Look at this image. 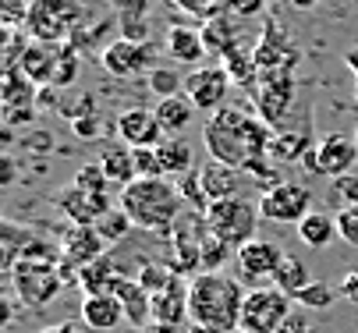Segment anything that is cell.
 Returning <instances> with one entry per match:
<instances>
[{
  "mask_svg": "<svg viewBox=\"0 0 358 333\" xmlns=\"http://www.w3.org/2000/svg\"><path fill=\"white\" fill-rule=\"evenodd\" d=\"M202 142L217 163L238 167L245 170L252 160L270 156V142H273V128L259 117L238 107H220L217 114H210Z\"/></svg>",
  "mask_w": 358,
  "mask_h": 333,
  "instance_id": "obj_1",
  "label": "cell"
},
{
  "mask_svg": "<svg viewBox=\"0 0 358 333\" xmlns=\"http://www.w3.org/2000/svg\"><path fill=\"white\" fill-rule=\"evenodd\" d=\"M245 288L227 273H195L188 280V323L195 333H234L241 326Z\"/></svg>",
  "mask_w": 358,
  "mask_h": 333,
  "instance_id": "obj_2",
  "label": "cell"
},
{
  "mask_svg": "<svg viewBox=\"0 0 358 333\" xmlns=\"http://www.w3.org/2000/svg\"><path fill=\"white\" fill-rule=\"evenodd\" d=\"M117 206L131 216L135 227L149 234H171L185 216V199L178 184H171V177H135L121 188Z\"/></svg>",
  "mask_w": 358,
  "mask_h": 333,
  "instance_id": "obj_3",
  "label": "cell"
},
{
  "mask_svg": "<svg viewBox=\"0 0 358 333\" xmlns=\"http://www.w3.org/2000/svg\"><path fill=\"white\" fill-rule=\"evenodd\" d=\"M89 15L92 11H85L82 0H32L25 36L43 46H64L89 22Z\"/></svg>",
  "mask_w": 358,
  "mask_h": 333,
  "instance_id": "obj_4",
  "label": "cell"
},
{
  "mask_svg": "<svg viewBox=\"0 0 358 333\" xmlns=\"http://www.w3.org/2000/svg\"><path fill=\"white\" fill-rule=\"evenodd\" d=\"M294 100H298L294 71H259L252 85V107L273 131L294 114Z\"/></svg>",
  "mask_w": 358,
  "mask_h": 333,
  "instance_id": "obj_5",
  "label": "cell"
},
{
  "mask_svg": "<svg viewBox=\"0 0 358 333\" xmlns=\"http://www.w3.org/2000/svg\"><path fill=\"white\" fill-rule=\"evenodd\" d=\"M259 220H263L259 206L241 199V195L224 199V202H213L206 209V227L220 237V242H227L231 249H241V245L252 242V237H259V234H255Z\"/></svg>",
  "mask_w": 358,
  "mask_h": 333,
  "instance_id": "obj_6",
  "label": "cell"
},
{
  "mask_svg": "<svg viewBox=\"0 0 358 333\" xmlns=\"http://www.w3.org/2000/svg\"><path fill=\"white\" fill-rule=\"evenodd\" d=\"M11 276V288L15 295L29 305V309H43L50 305L61 288H64V276H61V262H36V259H18V266L8 273Z\"/></svg>",
  "mask_w": 358,
  "mask_h": 333,
  "instance_id": "obj_7",
  "label": "cell"
},
{
  "mask_svg": "<svg viewBox=\"0 0 358 333\" xmlns=\"http://www.w3.org/2000/svg\"><path fill=\"white\" fill-rule=\"evenodd\" d=\"M291 302L294 298L284 295L280 288H255V291H248L238 333H277L284 326V319L291 316Z\"/></svg>",
  "mask_w": 358,
  "mask_h": 333,
  "instance_id": "obj_8",
  "label": "cell"
},
{
  "mask_svg": "<svg viewBox=\"0 0 358 333\" xmlns=\"http://www.w3.org/2000/svg\"><path fill=\"white\" fill-rule=\"evenodd\" d=\"M259 213L270 223H294L298 227L313 213V192L298 181H280V184L270 188V192L259 195Z\"/></svg>",
  "mask_w": 358,
  "mask_h": 333,
  "instance_id": "obj_9",
  "label": "cell"
},
{
  "mask_svg": "<svg viewBox=\"0 0 358 333\" xmlns=\"http://www.w3.org/2000/svg\"><path fill=\"white\" fill-rule=\"evenodd\" d=\"M107 249L110 245L103 242V234L96 227H68L61 234V276H64V283L78 280V273L85 266H92L96 259H103Z\"/></svg>",
  "mask_w": 358,
  "mask_h": 333,
  "instance_id": "obj_10",
  "label": "cell"
},
{
  "mask_svg": "<svg viewBox=\"0 0 358 333\" xmlns=\"http://www.w3.org/2000/svg\"><path fill=\"white\" fill-rule=\"evenodd\" d=\"M355 160H358V142L355 138H348V135H327V138H320L316 146L305 153V160H301V167L309 170V174H316V177H344L351 167H355Z\"/></svg>",
  "mask_w": 358,
  "mask_h": 333,
  "instance_id": "obj_11",
  "label": "cell"
},
{
  "mask_svg": "<svg viewBox=\"0 0 358 333\" xmlns=\"http://www.w3.org/2000/svg\"><path fill=\"white\" fill-rule=\"evenodd\" d=\"M99 64H103V71L114 75V78H131V75H138L142 68H145V71L160 68V64H157V46H152V43H128V39H121V36L103 46Z\"/></svg>",
  "mask_w": 358,
  "mask_h": 333,
  "instance_id": "obj_12",
  "label": "cell"
},
{
  "mask_svg": "<svg viewBox=\"0 0 358 333\" xmlns=\"http://www.w3.org/2000/svg\"><path fill=\"white\" fill-rule=\"evenodd\" d=\"M298 61H301V50L291 43V36L273 18H263V32L255 39V64H259V71H294Z\"/></svg>",
  "mask_w": 358,
  "mask_h": 333,
  "instance_id": "obj_13",
  "label": "cell"
},
{
  "mask_svg": "<svg viewBox=\"0 0 358 333\" xmlns=\"http://www.w3.org/2000/svg\"><path fill=\"white\" fill-rule=\"evenodd\" d=\"M227 89H231V75L224 68H195L185 78V96L195 103V110L202 114H217L220 107H227Z\"/></svg>",
  "mask_w": 358,
  "mask_h": 333,
  "instance_id": "obj_14",
  "label": "cell"
},
{
  "mask_svg": "<svg viewBox=\"0 0 358 333\" xmlns=\"http://www.w3.org/2000/svg\"><path fill=\"white\" fill-rule=\"evenodd\" d=\"M114 131H117V138L124 142V146H131V149H157L160 142L167 138V131L160 128L157 114L145 110V107L121 110L117 121H114Z\"/></svg>",
  "mask_w": 358,
  "mask_h": 333,
  "instance_id": "obj_15",
  "label": "cell"
},
{
  "mask_svg": "<svg viewBox=\"0 0 358 333\" xmlns=\"http://www.w3.org/2000/svg\"><path fill=\"white\" fill-rule=\"evenodd\" d=\"M36 92H39V85H32L18 68H4V92H0V100H4L8 128L36 121V110H39L36 107Z\"/></svg>",
  "mask_w": 358,
  "mask_h": 333,
  "instance_id": "obj_16",
  "label": "cell"
},
{
  "mask_svg": "<svg viewBox=\"0 0 358 333\" xmlns=\"http://www.w3.org/2000/svg\"><path fill=\"white\" fill-rule=\"evenodd\" d=\"M54 206L71 220V227H96L114 209V199L110 195H96V192H82V188L71 184V188H64V192H57Z\"/></svg>",
  "mask_w": 358,
  "mask_h": 333,
  "instance_id": "obj_17",
  "label": "cell"
},
{
  "mask_svg": "<svg viewBox=\"0 0 358 333\" xmlns=\"http://www.w3.org/2000/svg\"><path fill=\"white\" fill-rule=\"evenodd\" d=\"M284 252L277 242H266V237H252L248 245L234 249V262H238V273L241 280H273L277 266H280Z\"/></svg>",
  "mask_w": 358,
  "mask_h": 333,
  "instance_id": "obj_18",
  "label": "cell"
},
{
  "mask_svg": "<svg viewBox=\"0 0 358 333\" xmlns=\"http://www.w3.org/2000/svg\"><path fill=\"white\" fill-rule=\"evenodd\" d=\"M110 295L121 298L128 326H135V330H145V326H149V319H152V295L142 288L135 276L121 273V276L114 280V291H110Z\"/></svg>",
  "mask_w": 358,
  "mask_h": 333,
  "instance_id": "obj_19",
  "label": "cell"
},
{
  "mask_svg": "<svg viewBox=\"0 0 358 333\" xmlns=\"http://www.w3.org/2000/svg\"><path fill=\"white\" fill-rule=\"evenodd\" d=\"M238 22L241 18H231V15H217V18H206L202 22V43H206V54H213V57H227L234 46H241V43H248L245 36H241V29H238Z\"/></svg>",
  "mask_w": 358,
  "mask_h": 333,
  "instance_id": "obj_20",
  "label": "cell"
},
{
  "mask_svg": "<svg viewBox=\"0 0 358 333\" xmlns=\"http://www.w3.org/2000/svg\"><path fill=\"white\" fill-rule=\"evenodd\" d=\"M185 319H188V283H181V276H174L167 291L152 295V323L178 330Z\"/></svg>",
  "mask_w": 358,
  "mask_h": 333,
  "instance_id": "obj_21",
  "label": "cell"
},
{
  "mask_svg": "<svg viewBox=\"0 0 358 333\" xmlns=\"http://www.w3.org/2000/svg\"><path fill=\"white\" fill-rule=\"evenodd\" d=\"M199 177H202V188H206V199H210V206H213V202L234 199V195L241 192L245 170H238V167H227V163H217V160H210L206 167H199Z\"/></svg>",
  "mask_w": 358,
  "mask_h": 333,
  "instance_id": "obj_22",
  "label": "cell"
},
{
  "mask_svg": "<svg viewBox=\"0 0 358 333\" xmlns=\"http://www.w3.org/2000/svg\"><path fill=\"white\" fill-rule=\"evenodd\" d=\"M82 323H85L89 330L110 333V330H117V326L128 323V319H124L121 298H114V295H85V298H82Z\"/></svg>",
  "mask_w": 358,
  "mask_h": 333,
  "instance_id": "obj_23",
  "label": "cell"
},
{
  "mask_svg": "<svg viewBox=\"0 0 358 333\" xmlns=\"http://www.w3.org/2000/svg\"><path fill=\"white\" fill-rule=\"evenodd\" d=\"M164 50L171 54L174 64H202V57H206V43H202V32L199 29L171 25L167 29V39H164Z\"/></svg>",
  "mask_w": 358,
  "mask_h": 333,
  "instance_id": "obj_24",
  "label": "cell"
},
{
  "mask_svg": "<svg viewBox=\"0 0 358 333\" xmlns=\"http://www.w3.org/2000/svg\"><path fill=\"white\" fill-rule=\"evenodd\" d=\"M18 71H22L32 85H54V71H57V46L29 43V50H25V57H22Z\"/></svg>",
  "mask_w": 358,
  "mask_h": 333,
  "instance_id": "obj_25",
  "label": "cell"
},
{
  "mask_svg": "<svg viewBox=\"0 0 358 333\" xmlns=\"http://www.w3.org/2000/svg\"><path fill=\"white\" fill-rule=\"evenodd\" d=\"M316 146L309 131L301 128H284V131H273V142H270V160L273 163H301L305 153H309Z\"/></svg>",
  "mask_w": 358,
  "mask_h": 333,
  "instance_id": "obj_26",
  "label": "cell"
},
{
  "mask_svg": "<svg viewBox=\"0 0 358 333\" xmlns=\"http://www.w3.org/2000/svg\"><path fill=\"white\" fill-rule=\"evenodd\" d=\"M149 0H117V36L128 43H149Z\"/></svg>",
  "mask_w": 358,
  "mask_h": 333,
  "instance_id": "obj_27",
  "label": "cell"
},
{
  "mask_svg": "<svg viewBox=\"0 0 358 333\" xmlns=\"http://www.w3.org/2000/svg\"><path fill=\"white\" fill-rule=\"evenodd\" d=\"M121 273L124 269L114 262V256H103V259H96L92 266H85L78 273V288H82V295H110L114 291V280Z\"/></svg>",
  "mask_w": 358,
  "mask_h": 333,
  "instance_id": "obj_28",
  "label": "cell"
},
{
  "mask_svg": "<svg viewBox=\"0 0 358 333\" xmlns=\"http://www.w3.org/2000/svg\"><path fill=\"white\" fill-rule=\"evenodd\" d=\"M224 71L231 75V85L252 89L259 78V64H255V43H241L224 57Z\"/></svg>",
  "mask_w": 358,
  "mask_h": 333,
  "instance_id": "obj_29",
  "label": "cell"
},
{
  "mask_svg": "<svg viewBox=\"0 0 358 333\" xmlns=\"http://www.w3.org/2000/svg\"><path fill=\"white\" fill-rule=\"evenodd\" d=\"M152 114H157V121H160V128H164V131H181V128H188V124H192L195 103L185 96V92H178V96L157 100Z\"/></svg>",
  "mask_w": 358,
  "mask_h": 333,
  "instance_id": "obj_30",
  "label": "cell"
},
{
  "mask_svg": "<svg viewBox=\"0 0 358 333\" xmlns=\"http://www.w3.org/2000/svg\"><path fill=\"white\" fill-rule=\"evenodd\" d=\"M298 237H301V245H309V249H327L337 237V216L313 209L309 216L298 223Z\"/></svg>",
  "mask_w": 358,
  "mask_h": 333,
  "instance_id": "obj_31",
  "label": "cell"
},
{
  "mask_svg": "<svg viewBox=\"0 0 358 333\" xmlns=\"http://www.w3.org/2000/svg\"><path fill=\"white\" fill-rule=\"evenodd\" d=\"M99 167L107 170V177H110V184H131L135 177H138V170H135V149L131 146H114V149H107L103 153V160H99Z\"/></svg>",
  "mask_w": 358,
  "mask_h": 333,
  "instance_id": "obj_32",
  "label": "cell"
},
{
  "mask_svg": "<svg viewBox=\"0 0 358 333\" xmlns=\"http://www.w3.org/2000/svg\"><path fill=\"white\" fill-rule=\"evenodd\" d=\"M313 283V276H309V266H305L298 256H284L280 259V266H277V273H273V288H280L284 295H298V291H305Z\"/></svg>",
  "mask_w": 358,
  "mask_h": 333,
  "instance_id": "obj_33",
  "label": "cell"
},
{
  "mask_svg": "<svg viewBox=\"0 0 358 333\" xmlns=\"http://www.w3.org/2000/svg\"><path fill=\"white\" fill-rule=\"evenodd\" d=\"M157 153H160V160H164V170H167V174H178V177H185V174L192 170V163H195L192 146H188L185 138H164L160 146H157Z\"/></svg>",
  "mask_w": 358,
  "mask_h": 333,
  "instance_id": "obj_34",
  "label": "cell"
},
{
  "mask_svg": "<svg viewBox=\"0 0 358 333\" xmlns=\"http://www.w3.org/2000/svg\"><path fill=\"white\" fill-rule=\"evenodd\" d=\"M0 237H4V256H0V266H4V269L11 273V269L18 266V259H22L25 245L32 242V234H29L25 227H18V223L4 220V223H0Z\"/></svg>",
  "mask_w": 358,
  "mask_h": 333,
  "instance_id": "obj_35",
  "label": "cell"
},
{
  "mask_svg": "<svg viewBox=\"0 0 358 333\" xmlns=\"http://www.w3.org/2000/svg\"><path fill=\"white\" fill-rule=\"evenodd\" d=\"M231 256V245L220 242V237L206 227L202 230V242H199V262H202V273H220V266L227 262Z\"/></svg>",
  "mask_w": 358,
  "mask_h": 333,
  "instance_id": "obj_36",
  "label": "cell"
},
{
  "mask_svg": "<svg viewBox=\"0 0 358 333\" xmlns=\"http://www.w3.org/2000/svg\"><path fill=\"white\" fill-rule=\"evenodd\" d=\"M185 78H188V75H181L174 64H171V68L160 64V68L149 71V92H152V96H160V100L178 96V92H185Z\"/></svg>",
  "mask_w": 358,
  "mask_h": 333,
  "instance_id": "obj_37",
  "label": "cell"
},
{
  "mask_svg": "<svg viewBox=\"0 0 358 333\" xmlns=\"http://www.w3.org/2000/svg\"><path fill=\"white\" fill-rule=\"evenodd\" d=\"M110 32H114V18H92V15H89V22H85V25L75 32L71 46H75L78 54H82V50L89 54L96 43H110V39H107Z\"/></svg>",
  "mask_w": 358,
  "mask_h": 333,
  "instance_id": "obj_38",
  "label": "cell"
},
{
  "mask_svg": "<svg viewBox=\"0 0 358 333\" xmlns=\"http://www.w3.org/2000/svg\"><path fill=\"white\" fill-rule=\"evenodd\" d=\"M78 68H82V54L75 50V46H71V43L57 46V71H54V85H57V89H68V85H75V78H78Z\"/></svg>",
  "mask_w": 358,
  "mask_h": 333,
  "instance_id": "obj_39",
  "label": "cell"
},
{
  "mask_svg": "<svg viewBox=\"0 0 358 333\" xmlns=\"http://www.w3.org/2000/svg\"><path fill=\"white\" fill-rule=\"evenodd\" d=\"M266 11V0H210V15H231V18H255Z\"/></svg>",
  "mask_w": 358,
  "mask_h": 333,
  "instance_id": "obj_40",
  "label": "cell"
},
{
  "mask_svg": "<svg viewBox=\"0 0 358 333\" xmlns=\"http://www.w3.org/2000/svg\"><path fill=\"white\" fill-rule=\"evenodd\" d=\"M75 188H82V192H96V195H110V177H107V170L99 167V163H85V167H78V174H75V181H71Z\"/></svg>",
  "mask_w": 358,
  "mask_h": 333,
  "instance_id": "obj_41",
  "label": "cell"
},
{
  "mask_svg": "<svg viewBox=\"0 0 358 333\" xmlns=\"http://www.w3.org/2000/svg\"><path fill=\"white\" fill-rule=\"evenodd\" d=\"M178 192H181L185 206H192L195 213H206V209H210V199H206V188H202L199 170H188V174L178 181Z\"/></svg>",
  "mask_w": 358,
  "mask_h": 333,
  "instance_id": "obj_42",
  "label": "cell"
},
{
  "mask_svg": "<svg viewBox=\"0 0 358 333\" xmlns=\"http://www.w3.org/2000/svg\"><path fill=\"white\" fill-rule=\"evenodd\" d=\"M131 227H135V223H131V216H128L121 206H117V209H110L103 220L96 223V230L103 234V242H107V245H117V242H124V234H128Z\"/></svg>",
  "mask_w": 358,
  "mask_h": 333,
  "instance_id": "obj_43",
  "label": "cell"
},
{
  "mask_svg": "<svg viewBox=\"0 0 358 333\" xmlns=\"http://www.w3.org/2000/svg\"><path fill=\"white\" fill-rule=\"evenodd\" d=\"M334 298H337V295H334V288H330L327 280H313L305 291H298V295H294V302H298L301 309H330V305H334Z\"/></svg>",
  "mask_w": 358,
  "mask_h": 333,
  "instance_id": "obj_44",
  "label": "cell"
},
{
  "mask_svg": "<svg viewBox=\"0 0 358 333\" xmlns=\"http://www.w3.org/2000/svg\"><path fill=\"white\" fill-rule=\"evenodd\" d=\"M61 117H68V124H75L78 117H89V114H99L96 110V96L92 92H82V96H68L64 103H61V110H57Z\"/></svg>",
  "mask_w": 358,
  "mask_h": 333,
  "instance_id": "obj_45",
  "label": "cell"
},
{
  "mask_svg": "<svg viewBox=\"0 0 358 333\" xmlns=\"http://www.w3.org/2000/svg\"><path fill=\"white\" fill-rule=\"evenodd\" d=\"M29 8H32V0H0V22L8 29H18L29 22Z\"/></svg>",
  "mask_w": 358,
  "mask_h": 333,
  "instance_id": "obj_46",
  "label": "cell"
},
{
  "mask_svg": "<svg viewBox=\"0 0 358 333\" xmlns=\"http://www.w3.org/2000/svg\"><path fill=\"white\" fill-rule=\"evenodd\" d=\"M135 170H138V177H167L157 149H135Z\"/></svg>",
  "mask_w": 358,
  "mask_h": 333,
  "instance_id": "obj_47",
  "label": "cell"
},
{
  "mask_svg": "<svg viewBox=\"0 0 358 333\" xmlns=\"http://www.w3.org/2000/svg\"><path fill=\"white\" fill-rule=\"evenodd\" d=\"M337 234H341V242L358 245V202L355 206H341V213H337Z\"/></svg>",
  "mask_w": 358,
  "mask_h": 333,
  "instance_id": "obj_48",
  "label": "cell"
},
{
  "mask_svg": "<svg viewBox=\"0 0 358 333\" xmlns=\"http://www.w3.org/2000/svg\"><path fill=\"white\" fill-rule=\"evenodd\" d=\"M71 131H75L78 138H85V142H96V138L107 135V121L99 117V114H89V117H78V121L71 124Z\"/></svg>",
  "mask_w": 358,
  "mask_h": 333,
  "instance_id": "obj_49",
  "label": "cell"
},
{
  "mask_svg": "<svg viewBox=\"0 0 358 333\" xmlns=\"http://www.w3.org/2000/svg\"><path fill=\"white\" fill-rule=\"evenodd\" d=\"M277 333H320V330H316V323L305 316V312H294V309H291V316L284 319V326H280Z\"/></svg>",
  "mask_w": 358,
  "mask_h": 333,
  "instance_id": "obj_50",
  "label": "cell"
},
{
  "mask_svg": "<svg viewBox=\"0 0 358 333\" xmlns=\"http://www.w3.org/2000/svg\"><path fill=\"white\" fill-rule=\"evenodd\" d=\"M334 195H341L344 206H355L358 202V177H351V174L334 177Z\"/></svg>",
  "mask_w": 358,
  "mask_h": 333,
  "instance_id": "obj_51",
  "label": "cell"
},
{
  "mask_svg": "<svg viewBox=\"0 0 358 333\" xmlns=\"http://www.w3.org/2000/svg\"><path fill=\"white\" fill-rule=\"evenodd\" d=\"M61 103H64V96H61L57 85H39V92H36V107L39 110H61Z\"/></svg>",
  "mask_w": 358,
  "mask_h": 333,
  "instance_id": "obj_52",
  "label": "cell"
},
{
  "mask_svg": "<svg viewBox=\"0 0 358 333\" xmlns=\"http://www.w3.org/2000/svg\"><path fill=\"white\" fill-rule=\"evenodd\" d=\"M174 4H178L185 15H195V18H202V22L213 18V15H210V0H174Z\"/></svg>",
  "mask_w": 358,
  "mask_h": 333,
  "instance_id": "obj_53",
  "label": "cell"
},
{
  "mask_svg": "<svg viewBox=\"0 0 358 333\" xmlns=\"http://www.w3.org/2000/svg\"><path fill=\"white\" fill-rule=\"evenodd\" d=\"M341 298H348V302L358 305V266L344 273V280H341Z\"/></svg>",
  "mask_w": 358,
  "mask_h": 333,
  "instance_id": "obj_54",
  "label": "cell"
},
{
  "mask_svg": "<svg viewBox=\"0 0 358 333\" xmlns=\"http://www.w3.org/2000/svg\"><path fill=\"white\" fill-rule=\"evenodd\" d=\"M25 146L36 149V153H46L54 146V138H50V131H32V135H25Z\"/></svg>",
  "mask_w": 358,
  "mask_h": 333,
  "instance_id": "obj_55",
  "label": "cell"
},
{
  "mask_svg": "<svg viewBox=\"0 0 358 333\" xmlns=\"http://www.w3.org/2000/svg\"><path fill=\"white\" fill-rule=\"evenodd\" d=\"M0 184H15V156H0Z\"/></svg>",
  "mask_w": 358,
  "mask_h": 333,
  "instance_id": "obj_56",
  "label": "cell"
},
{
  "mask_svg": "<svg viewBox=\"0 0 358 333\" xmlns=\"http://www.w3.org/2000/svg\"><path fill=\"white\" fill-rule=\"evenodd\" d=\"M43 333H82L75 323H57V326H46Z\"/></svg>",
  "mask_w": 358,
  "mask_h": 333,
  "instance_id": "obj_57",
  "label": "cell"
},
{
  "mask_svg": "<svg viewBox=\"0 0 358 333\" xmlns=\"http://www.w3.org/2000/svg\"><path fill=\"white\" fill-rule=\"evenodd\" d=\"M287 4H291V8H298V11H313V8L320 4V0H287Z\"/></svg>",
  "mask_w": 358,
  "mask_h": 333,
  "instance_id": "obj_58",
  "label": "cell"
},
{
  "mask_svg": "<svg viewBox=\"0 0 358 333\" xmlns=\"http://www.w3.org/2000/svg\"><path fill=\"white\" fill-rule=\"evenodd\" d=\"M344 61H348V64H351V68H355V78H358V50H351V54H348V57H344Z\"/></svg>",
  "mask_w": 358,
  "mask_h": 333,
  "instance_id": "obj_59",
  "label": "cell"
},
{
  "mask_svg": "<svg viewBox=\"0 0 358 333\" xmlns=\"http://www.w3.org/2000/svg\"><path fill=\"white\" fill-rule=\"evenodd\" d=\"M355 142H358V128H355Z\"/></svg>",
  "mask_w": 358,
  "mask_h": 333,
  "instance_id": "obj_60",
  "label": "cell"
}]
</instances>
